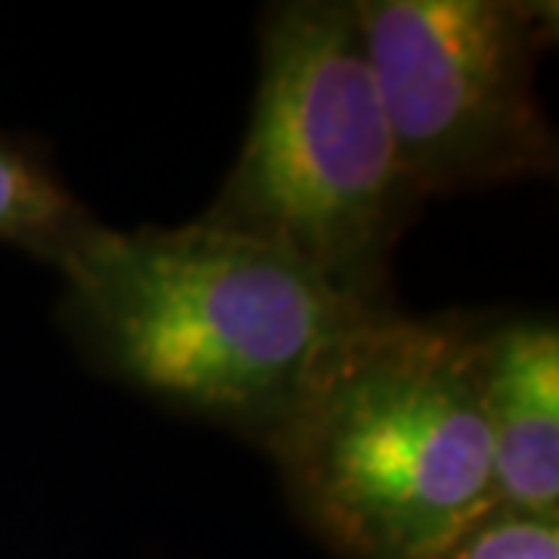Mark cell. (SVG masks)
Returning <instances> with one entry per match:
<instances>
[{"instance_id":"obj_4","label":"cell","mask_w":559,"mask_h":559,"mask_svg":"<svg viewBox=\"0 0 559 559\" xmlns=\"http://www.w3.org/2000/svg\"><path fill=\"white\" fill-rule=\"evenodd\" d=\"M355 16L423 200L557 171L559 140L538 94L557 3L360 0Z\"/></svg>"},{"instance_id":"obj_6","label":"cell","mask_w":559,"mask_h":559,"mask_svg":"<svg viewBox=\"0 0 559 559\" xmlns=\"http://www.w3.org/2000/svg\"><path fill=\"white\" fill-rule=\"evenodd\" d=\"M94 224L97 218L69 190L53 162L32 143L0 134V242L57 264Z\"/></svg>"},{"instance_id":"obj_5","label":"cell","mask_w":559,"mask_h":559,"mask_svg":"<svg viewBox=\"0 0 559 559\" xmlns=\"http://www.w3.org/2000/svg\"><path fill=\"white\" fill-rule=\"evenodd\" d=\"M481 414L498 507L559 522V326L547 314L485 323Z\"/></svg>"},{"instance_id":"obj_7","label":"cell","mask_w":559,"mask_h":559,"mask_svg":"<svg viewBox=\"0 0 559 559\" xmlns=\"http://www.w3.org/2000/svg\"><path fill=\"white\" fill-rule=\"evenodd\" d=\"M439 559H559V522L495 507Z\"/></svg>"},{"instance_id":"obj_1","label":"cell","mask_w":559,"mask_h":559,"mask_svg":"<svg viewBox=\"0 0 559 559\" xmlns=\"http://www.w3.org/2000/svg\"><path fill=\"white\" fill-rule=\"evenodd\" d=\"M53 267L62 323L100 373L264 448L330 348L382 314L296 255L205 218L138 230L97 221Z\"/></svg>"},{"instance_id":"obj_3","label":"cell","mask_w":559,"mask_h":559,"mask_svg":"<svg viewBox=\"0 0 559 559\" xmlns=\"http://www.w3.org/2000/svg\"><path fill=\"white\" fill-rule=\"evenodd\" d=\"M423 202L355 3L267 7L246 140L202 218L296 255L367 311H392L395 249Z\"/></svg>"},{"instance_id":"obj_2","label":"cell","mask_w":559,"mask_h":559,"mask_svg":"<svg viewBox=\"0 0 559 559\" xmlns=\"http://www.w3.org/2000/svg\"><path fill=\"white\" fill-rule=\"evenodd\" d=\"M469 314L360 320L267 451L299 520L342 559H439L498 507Z\"/></svg>"}]
</instances>
